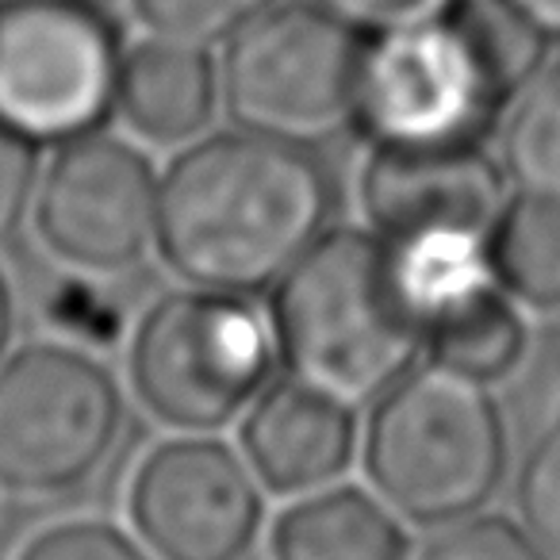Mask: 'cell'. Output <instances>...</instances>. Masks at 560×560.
I'll list each match as a JSON object with an SVG mask.
<instances>
[{"instance_id":"obj_1","label":"cell","mask_w":560,"mask_h":560,"mask_svg":"<svg viewBox=\"0 0 560 560\" xmlns=\"http://www.w3.org/2000/svg\"><path fill=\"white\" fill-rule=\"evenodd\" d=\"M335 173L307 142L223 131L180 150L158 180V246L196 289L261 292L327 234Z\"/></svg>"},{"instance_id":"obj_2","label":"cell","mask_w":560,"mask_h":560,"mask_svg":"<svg viewBox=\"0 0 560 560\" xmlns=\"http://www.w3.org/2000/svg\"><path fill=\"white\" fill-rule=\"evenodd\" d=\"M545 35L503 0H460L442 20L365 47L358 124L376 142H480L541 70Z\"/></svg>"},{"instance_id":"obj_3","label":"cell","mask_w":560,"mask_h":560,"mask_svg":"<svg viewBox=\"0 0 560 560\" xmlns=\"http://www.w3.org/2000/svg\"><path fill=\"white\" fill-rule=\"evenodd\" d=\"M272 335L296 381L361 407L411 373L427 319L399 254L369 231H327L272 296Z\"/></svg>"},{"instance_id":"obj_4","label":"cell","mask_w":560,"mask_h":560,"mask_svg":"<svg viewBox=\"0 0 560 560\" xmlns=\"http://www.w3.org/2000/svg\"><path fill=\"white\" fill-rule=\"evenodd\" d=\"M365 472L419 526L476 514L506 476V422L488 384L442 361L399 376L369 419Z\"/></svg>"},{"instance_id":"obj_5","label":"cell","mask_w":560,"mask_h":560,"mask_svg":"<svg viewBox=\"0 0 560 560\" xmlns=\"http://www.w3.org/2000/svg\"><path fill=\"white\" fill-rule=\"evenodd\" d=\"M272 327L238 292L162 296L131 338V384L165 427L208 434L234 422L272 373Z\"/></svg>"},{"instance_id":"obj_6","label":"cell","mask_w":560,"mask_h":560,"mask_svg":"<svg viewBox=\"0 0 560 560\" xmlns=\"http://www.w3.org/2000/svg\"><path fill=\"white\" fill-rule=\"evenodd\" d=\"M119 381L62 342H32L0 361V488L58 499L85 488L119 450Z\"/></svg>"},{"instance_id":"obj_7","label":"cell","mask_w":560,"mask_h":560,"mask_svg":"<svg viewBox=\"0 0 560 560\" xmlns=\"http://www.w3.org/2000/svg\"><path fill=\"white\" fill-rule=\"evenodd\" d=\"M365 43L319 4H272L231 39L219 70L242 127L315 142L358 119Z\"/></svg>"},{"instance_id":"obj_8","label":"cell","mask_w":560,"mask_h":560,"mask_svg":"<svg viewBox=\"0 0 560 560\" xmlns=\"http://www.w3.org/2000/svg\"><path fill=\"white\" fill-rule=\"evenodd\" d=\"M119 39L93 4L0 9V119L32 139H73L116 104Z\"/></svg>"},{"instance_id":"obj_9","label":"cell","mask_w":560,"mask_h":560,"mask_svg":"<svg viewBox=\"0 0 560 560\" xmlns=\"http://www.w3.org/2000/svg\"><path fill=\"white\" fill-rule=\"evenodd\" d=\"M361 203L399 257L488 254L506 180L480 142H376Z\"/></svg>"},{"instance_id":"obj_10","label":"cell","mask_w":560,"mask_h":560,"mask_svg":"<svg viewBox=\"0 0 560 560\" xmlns=\"http://www.w3.org/2000/svg\"><path fill=\"white\" fill-rule=\"evenodd\" d=\"M35 226L55 257L85 272H124L158 242V177L116 135H73L35 200Z\"/></svg>"},{"instance_id":"obj_11","label":"cell","mask_w":560,"mask_h":560,"mask_svg":"<svg viewBox=\"0 0 560 560\" xmlns=\"http://www.w3.org/2000/svg\"><path fill=\"white\" fill-rule=\"evenodd\" d=\"M261 514L257 472L211 438L162 442L131 483V522L162 560H242Z\"/></svg>"},{"instance_id":"obj_12","label":"cell","mask_w":560,"mask_h":560,"mask_svg":"<svg viewBox=\"0 0 560 560\" xmlns=\"http://www.w3.org/2000/svg\"><path fill=\"white\" fill-rule=\"evenodd\" d=\"M358 450L353 407L307 381H284L257 396L242 422V453L277 495H307L342 476Z\"/></svg>"},{"instance_id":"obj_13","label":"cell","mask_w":560,"mask_h":560,"mask_svg":"<svg viewBox=\"0 0 560 560\" xmlns=\"http://www.w3.org/2000/svg\"><path fill=\"white\" fill-rule=\"evenodd\" d=\"M434 361L476 381H503L526 353V319L488 261L434 272L415 284Z\"/></svg>"},{"instance_id":"obj_14","label":"cell","mask_w":560,"mask_h":560,"mask_svg":"<svg viewBox=\"0 0 560 560\" xmlns=\"http://www.w3.org/2000/svg\"><path fill=\"white\" fill-rule=\"evenodd\" d=\"M219 70L208 47L177 39H147L119 58L116 108L135 135L150 142H185L215 116Z\"/></svg>"},{"instance_id":"obj_15","label":"cell","mask_w":560,"mask_h":560,"mask_svg":"<svg viewBox=\"0 0 560 560\" xmlns=\"http://www.w3.org/2000/svg\"><path fill=\"white\" fill-rule=\"evenodd\" d=\"M272 560H404L407 537L388 506L361 488H327L280 514Z\"/></svg>"},{"instance_id":"obj_16","label":"cell","mask_w":560,"mask_h":560,"mask_svg":"<svg viewBox=\"0 0 560 560\" xmlns=\"http://www.w3.org/2000/svg\"><path fill=\"white\" fill-rule=\"evenodd\" d=\"M488 265L518 304L560 312V196L506 200L488 242Z\"/></svg>"},{"instance_id":"obj_17","label":"cell","mask_w":560,"mask_h":560,"mask_svg":"<svg viewBox=\"0 0 560 560\" xmlns=\"http://www.w3.org/2000/svg\"><path fill=\"white\" fill-rule=\"evenodd\" d=\"M503 162L526 192L560 196V58L526 81L506 112Z\"/></svg>"},{"instance_id":"obj_18","label":"cell","mask_w":560,"mask_h":560,"mask_svg":"<svg viewBox=\"0 0 560 560\" xmlns=\"http://www.w3.org/2000/svg\"><path fill=\"white\" fill-rule=\"evenodd\" d=\"M277 0H131V12L147 32L162 39L211 47L234 39Z\"/></svg>"},{"instance_id":"obj_19","label":"cell","mask_w":560,"mask_h":560,"mask_svg":"<svg viewBox=\"0 0 560 560\" xmlns=\"http://www.w3.org/2000/svg\"><path fill=\"white\" fill-rule=\"evenodd\" d=\"M404 560H549L545 549L499 514H468V518L434 526L419 545H407Z\"/></svg>"},{"instance_id":"obj_20","label":"cell","mask_w":560,"mask_h":560,"mask_svg":"<svg viewBox=\"0 0 560 560\" xmlns=\"http://www.w3.org/2000/svg\"><path fill=\"white\" fill-rule=\"evenodd\" d=\"M514 495H518L522 529L541 545L545 557L560 560V415L529 445Z\"/></svg>"},{"instance_id":"obj_21","label":"cell","mask_w":560,"mask_h":560,"mask_svg":"<svg viewBox=\"0 0 560 560\" xmlns=\"http://www.w3.org/2000/svg\"><path fill=\"white\" fill-rule=\"evenodd\" d=\"M16 560H154L119 526L101 518L58 522L35 534Z\"/></svg>"},{"instance_id":"obj_22","label":"cell","mask_w":560,"mask_h":560,"mask_svg":"<svg viewBox=\"0 0 560 560\" xmlns=\"http://www.w3.org/2000/svg\"><path fill=\"white\" fill-rule=\"evenodd\" d=\"M39 185V139L0 119V238H9L27 215Z\"/></svg>"},{"instance_id":"obj_23","label":"cell","mask_w":560,"mask_h":560,"mask_svg":"<svg viewBox=\"0 0 560 560\" xmlns=\"http://www.w3.org/2000/svg\"><path fill=\"white\" fill-rule=\"evenodd\" d=\"M315 4L338 16L342 24H350L353 32L388 35L442 20L445 12L457 9L460 0H315Z\"/></svg>"},{"instance_id":"obj_24","label":"cell","mask_w":560,"mask_h":560,"mask_svg":"<svg viewBox=\"0 0 560 560\" xmlns=\"http://www.w3.org/2000/svg\"><path fill=\"white\" fill-rule=\"evenodd\" d=\"M503 4L511 12H518L545 39H560V0H503Z\"/></svg>"},{"instance_id":"obj_25","label":"cell","mask_w":560,"mask_h":560,"mask_svg":"<svg viewBox=\"0 0 560 560\" xmlns=\"http://www.w3.org/2000/svg\"><path fill=\"white\" fill-rule=\"evenodd\" d=\"M12 330H16V300H12L9 277L0 272V361H4V353H9Z\"/></svg>"},{"instance_id":"obj_26","label":"cell","mask_w":560,"mask_h":560,"mask_svg":"<svg viewBox=\"0 0 560 560\" xmlns=\"http://www.w3.org/2000/svg\"><path fill=\"white\" fill-rule=\"evenodd\" d=\"M12 4H93V0H0V9H12Z\"/></svg>"}]
</instances>
